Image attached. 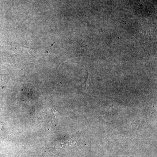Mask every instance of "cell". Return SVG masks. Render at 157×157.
Here are the masks:
<instances>
[{"mask_svg":"<svg viewBox=\"0 0 157 157\" xmlns=\"http://www.w3.org/2000/svg\"><path fill=\"white\" fill-rule=\"evenodd\" d=\"M1 125H0V129H1Z\"/></svg>","mask_w":157,"mask_h":157,"instance_id":"cell-1","label":"cell"}]
</instances>
